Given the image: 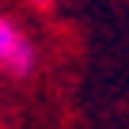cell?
I'll use <instances>...</instances> for the list:
<instances>
[{"label": "cell", "instance_id": "1", "mask_svg": "<svg viewBox=\"0 0 129 129\" xmlns=\"http://www.w3.org/2000/svg\"><path fill=\"white\" fill-rule=\"evenodd\" d=\"M34 69H38V49H34L30 34L23 30L19 19L0 12V72L27 80V76H34Z\"/></svg>", "mask_w": 129, "mask_h": 129}]
</instances>
